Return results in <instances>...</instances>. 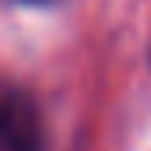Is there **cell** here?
<instances>
[{
	"label": "cell",
	"mask_w": 151,
	"mask_h": 151,
	"mask_svg": "<svg viewBox=\"0 0 151 151\" xmlns=\"http://www.w3.org/2000/svg\"><path fill=\"white\" fill-rule=\"evenodd\" d=\"M0 151H44V129L33 100L0 81Z\"/></svg>",
	"instance_id": "cell-1"
},
{
	"label": "cell",
	"mask_w": 151,
	"mask_h": 151,
	"mask_svg": "<svg viewBox=\"0 0 151 151\" xmlns=\"http://www.w3.org/2000/svg\"><path fill=\"white\" fill-rule=\"evenodd\" d=\"M26 4H52V0H26Z\"/></svg>",
	"instance_id": "cell-2"
}]
</instances>
